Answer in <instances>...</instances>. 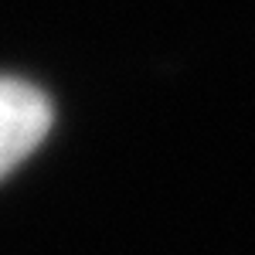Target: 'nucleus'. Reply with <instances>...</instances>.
<instances>
[{"mask_svg":"<svg viewBox=\"0 0 255 255\" xmlns=\"http://www.w3.org/2000/svg\"><path fill=\"white\" fill-rule=\"evenodd\" d=\"M51 129V106L34 85L0 79V177L27 160Z\"/></svg>","mask_w":255,"mask_h":255,"instance_id":"1","label":"nucleus"}]
</instances>
